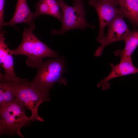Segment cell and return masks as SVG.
I'll return each mask as SVG.
<instances>
[{"mask_svg":"<svg viewBox=\"0 0 138 138\" xmlns=\"http://www.w3.org/2000/svg\"><path fill=\"white\" fill-rule=\"evenodd\" d=\"M33 30L29 27H25L21 43L15 49H10V51L13 55L26 56L27 66L37 68L43 62V58L59 57L56 52L51 49L36 36Z\"/></svg>","mask_w":138,"mask_h":138,"instance_id":"1","label":"cell"},{"mask_svg":"<svg viewBox=\"0 0 138 138\" xmlns=\"http://www.w3.org/2000/svg\"><path fill=\"white\" fill-rule=\"evenodd\" d=\"M0 107V134L24 137L20 132L21 128L30 125L32 121L30 117L26 115L22 103L16 98Z\"/></svg>","mask_w":138,"mask_h":138,"instance_id":"2","label":"cell"},{"mask_svg":"<svg viewBox=\"0 0 138 138\" xmlns=\"http://www.w3.org/2000/svg\"><path fill=\"white\" fill-rule=\"evenodd\" d=\"M65 64L64 59L59 57L43 61L37 68L36 75L30 83L49 95V90L56 82L66 84V80L62 76L66 71Z\"/></svg>","mask_w":138,"mask_h":138,"instance_id":"3","label":"cell"},{"mask_svg":"<svg viewBox=\"0 0 138 138\" xmlns=\"http://www.w3.org/2000/svg\"><path fill=\"white\" fill-rule=\"evenodd\" d=\"M8 81L11 84L16 98L25 109L31 111L30 117L32 121H43L44 120L38 114V109L42 103L50 100L49 96L43 93L27 79L20 78L17 81Z\"/></svg>","mask_w":138,"mask_h":138,"instance_id":"4","label":"cell"},{"mask_svg":"<svg viewBox=\"0 0 138 138\" xmlns=\"http://www.w3.org/2000/svg\"><path fill=\"white\" fill-rule=\"evenodd\" d=\"M73 4L74 6H70L63 1H60L62 13V26L60 30H52L51 33L52 35L63 34L74 29L83 30L89 27H94V25L88 23L86 20L85 5L82 0L77 1Z\"/></svg>","mask_w":138,"mask_h":138,"instance_id":"5","label":"cell"},{"mask_svg":"<svg viewBox=\"0 0 138 138\" xmlns=\"http://www.w3.org/2000/svg\"><path fill=\"white\" fill-rule=\"evenodd\" d=\"M88 3L90 6L95 8L98 15L99 29L96 40L101 44L106 36L104 33L106 26L121 13L115 0H88Z\"/></svg>","mask_w":138,"mask_h":138,"instance_id":"6","label":"cell"},{"mask_svg":"<svg viewBox=\"0 0 138 138\" xmlns=\"http://www.w3.org/2000/svg\"><path fill=\"white\" fill-rule=\"evenodd\" d=\"M123 16L121 13L117 15L107 25L108 31L103 42L97 49L94 54L96 56H100L104 48L113 42L124 41L131 32L124 21Z\"/></svg>","mask_w":138,"mask_h":138,"instance_id":"7","label":"cell"},{"mask_svg":"<svg viewBox=\"0 0 138 138\" xmlns=\"http://www.w3.org/2000/svg\"><path fill=\"white\" fill-rule=\"evenodd\" d=\"M111 70L106 77L98 83V87H101L103 90L108 89L110 84L108 82L113 78L131 74L138 73V68L133 64L131 58L120 59L119 63L114 65L110 63Z\"/></svg>","mask_w":138,"mask_h":138,"instance_id":"8","label":"cell"},{"mask_svg":"<svg viewBox=\"0 0 138 138\" xmlns=\"http://www.w3.org/2000/svg\"><path fill=\"white\" fill-rule=\"evenodd\" d=\"M4 36L3 34L0 35V64L5 72L4 74L0 73V81H17L20 78L17 76L15 73L13 54L5 43Z\"/></svg>","mask_w":138,"mask_h":138,"instance_id":"9","label":"cell"},{"mask_svg":"<svg viewBox=\"0 0 138 138\" xmlns=\"http://www.w3.org/2000/svg\"><path fill=\"white\" fill-rule=\"evenodd\" d=\"M36 18L34 13L32 12L29 8L27 0H17L12 18L9 21L4 22L3 26H14L18 24H25L33 30L35 28L34 20Z\"/></svg>","mask_w":138,"mask_h":138,"instance_id":"10","label":"cell"},{"mask_svg":"<svg viewBox=\"0 0 138 138\" xmlns=\"http://www.w3.org/2000/svg\"><path fill=\"white\" fill-rule=\"evenodd\" d=\"M121 13L133 23H137L138 0H115Z\"/></svg>","mask_w":138,"mask_h":138,"instance_id":"11","label":"cell"},{"mask_svg":"<svg viewBox=\"0 0 138 138\" xmlns=\"http://www.w3.org/2000/svg\"><path fill=\"white\" fill-rule=\"evenodd\" d=\"M124 41L125 43L124 49L117 50L113 53L120 59L131 58L132 53L138 46V31H132Z\"/></svg>","mask_w":138,"mask_h":138,"instance_id":"12","label":"cell"},{"mask_svg":"<svg viewBox=\"0 0 138 138\" xmlns=\"http://www.w3.org/2000/svg\"><path fill=\"white\" fill-rule=\"evenodd\" d=\"M16 99L10 82L8 81L1 82L0 106L12 102Z\"/></svg>","mask_w":138,"mask_h":138,"instance_id":"13","label":"cell"},{"mask_svg":"<svg viewBox=\"0 0 138 138\" xmlns=\"http://www.w3.org/2000/svg\"><path fill=\"white\" fill-rule=\"evenodd\" d=\"M34 13L37 17L42 15L49 14V7L44 0H38L34 5Z\"/></svg>","mask_w":138,"mask_h":138,"instance_id":"14","label":"cell"},{"mask_svg":"<svg viewBox=\"0 0 138 138\" xmlns=\"http://www.w3.org/2000/svg\"><path fill=\"white\" fill-rule=\"evenodd\" d=\"M49 15L57 18L61 22L62 19V13L60 6V1L56 4L49 7Z\"/></svg>","mask_w":138,"mask_h":138,"instance_id":"15","label":"cell"},{"mask_svg":"<svg viewBox=\"0 0 138 138\" xmlns=\"http://www.w3.org/2000/svg\"><path fill=\"white\" fill-rule=\"evenodd\" d=\"M44 1L49 7L56 4L59 1L58 0V1L56 0H44Z\"/></svg>","mask_w":138,"mask_h":138,"instance_id":"16","label":"cell"},{"mask_svg":"<svg viewBox=\"0 0 138 138\" xmlns=\"http://www.w3.org/2000/svg\"><path fill=\"white\" fill-rule=\"evenodd\" d=\"M79 0H74V1L73 2V3H74L77 1H78Z\"/></svg>","mask_w":138,"mask_h":138,"instance_id":"17","label":"cell"},{"mask_svg":"<svg viewBox=\"0 0 138 138\" xmlns=\"http://www.w3.org/2000/svg\"><path fill=\"white\" fill-rule=\"evenodd\" d=\"M136 23H138V17L137 18V19Z\"/></svg>","mask_w":138,"mask_h":138,"instance_id":"18","label":"cell"}]
</instances>
